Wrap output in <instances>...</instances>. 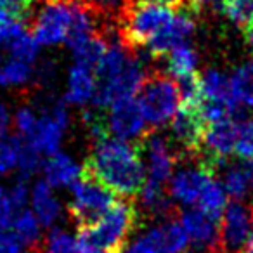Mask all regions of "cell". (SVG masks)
<instances>
[{
	"instance_id": "6da1fadb",
	"label": "cell",
	"mask_w": 253,
	"mask_h": 253,
	"mask_svg": "<svg viewBox=\"0 0 253 253\" xmlns=\"http://www.w3.org/2000/svg\"><path fill=\"white\" fill-rule=\"evenodd\" d=\"M141 148L132 142L102 135L95 139L85 162V173L108 187L113 194L134 198L146 182V165Z\"/></svg>"
},
{
	"instance_id": "7a4b0ae2",
	"label": "cell",
	"mask_w": 253,
	"mask_h": 253,
	"mask_svg": "<svg viewBox=\"0 0 253 253\" xmlns=\"http://www.w3.org/2000/svg\"><path fill=\"white\" fill-rule=\"evenodd\" d=\"M148 77L144 63L134 56V49L118 33L115 40H108V50L97 68V88L92 104L109 108L123 99L135 97Z\"/></svg>"
},
{
	"instance_id": "3957f363",
	"label": "cell",
	"mask_w": 253,
	"mask_h": 253,
	"mask_svg": "<svg viewBox=\"0 0 253 253\" xmlns=\"http://www.w3.org/2000/svg\"><path fill=\"white\" fill-rule=\"evenodd\" d=\"M137 210L128 200L115 201L101 218L78 229L77 253H120L134 234Z\"/></svg>"
},
{
	"instance_id": "277c9868",
	"label": "cell",
	"mask_w": 253,
	"mask_h": 253,
	"mask_svg": "<svg viewBox=\"0 0 253 253\" xmlns=\"http://www.w3.org/2000/svg\"><path fill=\"white\" fill-rule=\"evenodd\" d=\"M175 11L160 5L142 4V2H132L122 19L118 21L120 39L126 45L146 47L148 49L172 23Z\"/></svg>"
},
{
	"instance_id": "5b68a950",
	"label": "cell",
	"mask_w": 253,
	"mask_h": 253,
	"mask_svg": "<svg viewBox=\"0 0 253 253\" xmlns=\"http://www.w3.org/2000/svg\"><path fill=\"white\" fill-rule=\"evenodd\" d=\"M139 104L146 116L148 126H163L173 120L182 106L180 87L175 80L163 73H153L139 92Z\"/></svg>"
},
{
	"instance_id": "8992f818",
	"label": "cell",
	"mask_w": 253,
	"mask_h": 253,
	"mask_svg": "<svg viewBox=\"0 0 253 253\" xmlns=\"http://www.w3.org/2000/svg\"><path fill=\"white\" fill-rule=\"evenodd\" d=\"M113 203L115 194L88 173L71 187L70 213L78 229L94 224L113 207Z\"/></svg>"
},
{
	"instance_id": "52a82bcc",
	"label": "cell",
	"mask_w": 253,
	"mask_h": 253,
	"mask_svg": "<svg viewBox=\"0 0 253 253\" xmlns=\"http://www.w3.org/2000/svg\"><path fill=\"white\" fill-rule=\"evenodd\" d=\"M75 0H43L33 21V39L39 45L66 43Z\"/></svg>"
},
{
	"instance_id": "ba28073f",
	"label": "cell",
	"mask_w": 253,
	"mask_h": 253,
	"mask_svg": "<svg viewBox=\"0 0 253 253\" xmlns=\"http://www.w3.org/2000/svg\"><path fill=\"white\" fill-rule=\"evenodd\" d=\"M68 123H70V116H68L64 102H47L39 116L35 132L26 142H30L40 155H43V153L49 156L54 155L59 149Z\"/></svg>"
},
{
	"instance_id": "9c48e42d",
	"label": "cell",
	"mask_w": 253,
	"mask_h": 253,
	"mask_svg": "<svg viewBox=\"0 0 253 253\" xmlns=\"http://www.w3.org/2000/svg\"><path fill=\"white\" fill-rule=\"evenodd\" d=\"M139 148L146 155V182L169 189L177 163V153L172 142L160 134H149L142 139Z\"/></svg>"
},
{
	"instance_id": "30bf717a",
	"label": "cell",
	"mask_w": 253,
	"mask_h": 253,
	"mask_svg": "<svg viewBox=\"0 0 253 253\" xmlns=\"http://www.w3.org/2000/svg\"><path fill=\"white\" fill-rule=\"evenodd\" d=\"M108 118H106V132L120 141L134 142L144 139L148 132V122L141 109V104L135 97L123 99L109 106Z\"/></svg>"
},
{
	"instance_id": "8fae6325",
	"label": "cell",
	"mask_w": 253,
	"mask_h": 253,
	"mask_svg": "<svg viewBox=\"0 0 253 253\" xmlns=\"http://www.w3.org/2000/svg\"><path fill=\"white\" fill-rule=\"evenodd\" d=\"M189 239L179 220L169 218L148 229L128 246L132 253H186Z\"/></svg>"
},
{
	"instance_id": "7c38bea8",
	"label": "cell",
	"mask_w": 253,
	"mask_h": 253,
	"mask_svg": "<svg viewBox=\"0 0 253 253\" xmlns=\"http://www.w3.org/2000/svg\"><path fill=\"white\" fill-rule=\"evenodd\" d=\"M253 234V210L243 201H231L220 217V252L241 253Z\"/></svg>"
},
{
	"instance_id": "4fadbf2b",
	"label": "cell",
	"mask_w": 253,
	"mask_h": 253,
	"mask_svg": "<svg viewBox=\"0 0 253 253\" xmlns=\"http://www.w3.org/2000/svg\"><path fill=\"white\" fill-rule=\"evenodd\" d=\"M180 225L186 231L189 245L198 252H220V220L210 217L200 208H187L180 213Z\"/></svg>"
},
{
	"instance_id": "5bb4252c",
	"label": "cell",
	"mask_w": 253,
	"mask_h": 253,
	"mask_svg": "<svg viewBox=\"0 0 253 253\" xmlns=\"http://www.w3.org/2000/svg\"><path fill=\"white\" fill-rule=\"evenodd\" d=\"M207 130V122L200 109L194 106H180L177 115L170 122L172 144H177L186 155H198Z\"/></svg>"
},
{
	"instance_id": "9a60e30c",
	"label": "cell",
	"mask_w": 253,
	"mask_h": 253,
	"mask_svg": "<svg viewBox=\"0 0 253 253\" xmlns=\"http://www.w3.org/2000/svg\"><path fill=\"white\" fill-rule=\"evenodd\" d=\"M213 177V170L210 167L198 162L194 167H184L177 170L169 182V196L175 203L191 207L196 205L208 180Z\"/></svg>"
},
{
	"instance_id": "2e32d148",
	"label": "cell",
	"mask_w": 253,
	"mask_h": 253,
	"mask_svg": "<svg viewBox=\"0 0 253 253\" xmlns=\"http://www.w3.org/2000/svg\"><path fill=\"white\" fill-rule=\"evenodd\" d=\"M194 26L196 25H194V18L189 12V7L184 9V11H177L169 28L148 47V50L156 57L167 56L177 45L186 43V40L193 35Z\"/></svg>"
},
{
	"instance_id": "e0dca14e",
	"label": "cell",
	"mask_w": 253,
	"mask_h": 253,
	"mask_svg": "<svg viewBox=\"0 0 253 253\" xmlns=\"http://www.w3.org/2000/svg\"><path fill=\"white\" fill-rule=\"evenodd\" d=\"M85 175V167L66 153H54L43 163V180L50 187H73Z\"/></svg>"
},
{
	"instance_id": "ac0fdd59",
	"label": "cell",
	"mask_w": 253,
	"mask_h": 253,
	"mask_svg": "<svg viewBox=\"0 0 253 253\" xmlns=\"http://www.w3.org/2000/svg\"><path fill=\"white\" fill-rule=\"evenodd\" d=\"M95 88H97V73L80 64H73L68 73L66 92L64 99L66 102L75 106H84L94 101Z\"/></svg>"
},
{
	"instance_id": "d6986e66",
	"label": "cell",
	"mask_w": 253,
	"mask_h": 253,
	"mask_svg": "<svg viewBox=\"0 0 253 253\" xmlns=\"http://www.w3.org/2000/svg\"><path fill=\"white\" fill-rule=\"evenodd\" d=\"M30 198H32V211L39 218L40 224L45 227H54L61 217V210H63L56 193H54V187H50L45 180H39L33 186Z\"/></svg>"
},
{
	"instance_id": "ffe728a7",
	"label": "cell",
	"mask_w": 253,
	"mask_h": 253,
	"mask_svg": "<svg viewBox=\"0 0 253 253\" xmlns=\"http://www.w3.org/2000/svg\"><path fill=\"white\" fill-rule=\"evenodd\" d=\"M167 73L172 80L186 82L189 78L196 77L198 68V54L189 43H180L175 49H172L167 54Z\"/></svg>"
},
{
	"instance_id": "44dd1931",
	"label": "cell",
	"mask_w": 253,
	"mask_h": 253,
	"mask_svg": "<svg viewBox=\"0 0 253 253\" xmlns=\"http://www.w3.org/2000/svg\"><path fill=\"white\" fill-rule=\"evenodd\" d=\"M231 94L238 109L253 113V59L245 61L229 77Z\"/></svg>"
},
{
	"instance_id": "7402d4cb",
	"label": "cell",
	"mask_w": 253,
	"mask_h": 253,
	"mask_svg": "<svg viewBox=\"0 0 253 253\" xmlns=\"http://www.w3.org/2000/svg\"><path fill=\"white\" fill-rule=\"evenodd\" d=\"M33 77V64L12 57L0 45V87H21Z\"/></svg>"
},
{
	"instance_id": "603a6c76",
	"label": "cell",
	"mask_w": 253,
	"mask_h": 253,
	"mask_svg": "<svg viewBox=\"0 0 253 253\" xmlns=\"http://www.w3.org/2000/svg\"><path fill=\"white\" fill-rule=\"evenodd\" d=\"M12 234L26 248H37L42 241V224L30 210H19L12 218Z\"/></svg>"
},
{
	"instance_id": "cb8c5ba5",
	"label": "cell",
	"mask_w": 253,
	"mask_h": 253,
	"mask_svg": "<svg viewBox=\"0 0 253 253\" xmlns=\"http://www.w3.org/2000/svg\"><path fill=\"white\" fill-rule=\"evenodd\" d=\"M220 182H222V186H224L227 196L231 198L232 201H243L252 193L248 169L243 165H238V163L224 167L222 175H220Z\"/></svg>"
},
{
	"instance_id": "d4e9b609",
	"label": "cell",
	"mask_w": 253,
	"mask_h": 253,
	"mask_svg": "<svg viewBox=\"0 0 253 253\" xmlns=\"http://www.w3.org/2000/svg\"><path fill=\"white\" fill-rule=\"evenodd\" d=\"M227 205H229L227 193H225L220 179H217V177L213 175L207 182L205 189L201 191V196H200V200H198L196 207L200 208V210H203L205 213H208L210 217L220 220L222 213H224V210L227 208Z\"/></svg>"
},
{
	"instance_id": "484cf974",
	"label": "cell",
	"mask_w": 253,
	"mask_h": 253,
	"mask_svg": "<svg viewBox=\"0 0 253 253\" xmlns=\"http://www.w3.org/2000/svg\"><path fill=\"white\" fill-rule=\"evenodd\" d=\"M220 12L232 25L248 28L253 23V0H220Z\"/></svg>"
},
{
	"instance_id": "4316f807",
	"label": "cell",
	"mask_w": 253,
	"mask_h": 253,
	"mask_svg": "<svg viewBox=\"0 0 253 253\" xmlns=\"http://www.w3.org/2000/svg\"><path fill=\"white\" fill-rule=\"evenodd\" d=\"M5 50L11 54L12 57L19 61H25L28 64H35L39 59L40 45L32 33H21L19 37H16L14 40H11L9 43H5Z\"/></svg>"
},
{
	"instance_id": "83f0119b",
	"label": "cell",
	"mask_w": 253,
	"mask_h": 253,
	"mask_svg": "<svg viewBox=\"0 0 253 253\" xmlns=\"http://www.w3.org/2000/svg\"><path fill=\"white\" fill-rule=\"evenodd\" d=\"M234 155L253 163V118L238 120L236 123Z\"/></svg>"
},
{
	"instance_id": "f1b7e54d",
	"label": "cell",
	"mask_w": 253,
	"mask_h": 253,
	"mask_svg": "<svg viewBox=\"0 0 253 253\" xmlns=\"http://www.w3.org/2000/svg\"><path fill=\"white\" fill-rule=\"evenodd\" d=\"M42 160H40V153L33 148L30 142L21 141L19 139V149H18V163L16 169L19 170V179H28L35 172H39Z\"/></svg>"
},
{
	"instance_id": "f546056e",
	"label": "cell",
	"mask_w": 253,
	"mask_h": 253,
	"mask_svg": "<svg viewBox=\"0 0 253 253\" xmlns=\"http://www.w3.org/2000/svg\"><path fill=\"white\" fill-rule=\"evenodd\" d=\"M43 253H77V238L61 227H52L43 241Z\"/></svg>"
},
{
	"instance_id": "4dcf8cb0",
	"label": "cell",
	"mask_w": 253,
	"mask_h": 253,
	"mask_svg": "<svg viewBox=\"0 0 253 253\" xmlns=\"http://www.w3.org/2000/svg\"><path fill=\"white\" fill-rule=\"evenodd\" d=\"M84 2L99 18H109L120 21L134 0H84Z\"/></svg>"
},
{
	"instance_id": "1f68e13d",
	"label": "cell",
	"mask_w": 253,
	"mask_h": 253,
	"mask_svg": "<svg viewBox=\"0 0 253 253\" xmlns=\"http://www.w3.org/2000/svg\"><path fill=\"white\" fill-rule=\"evenodd\" d=\"M37 122H39V115L33 108L30 106H23L16 111L14 115V125L18 128V134L21 135L25 141L32 137V134L37 128Z\"/></svg>"
},
{
	"instance_id": "d6a6232c",
	"label": "cell",
	"mask_w": 253,
	"mask_h": 253,
	"mask_svg": "<svg viewBox=\"0 0 253 253\" xmlns=\"http://www.w3.org/2000/svg\"><path fill=\"white\" fill-rule=\"evenodd\" d=\"M18 149H19V139H2L0 141V175L7 173L9 170L16 169L18 163Z\"/></svg>"
},
{
	"instance_id": "836d02e7",
	"label": "cell",
	"mask_w": 253,
	"mask_h": 253,
	"mask_svg": "<svg viewBox=\"0 0 253 253\" xmlns=\"http://www.w3.org/2000/svg\"><path fill=\"white\" fill-rule=\"evenodd\" d=\"M21 33H25V26H23L21 19L5 14V12H0V43H9Z\"/></svg>"
},
{
	"instance_id": "e575fe53",
	"label": "cell",
	"mask_w": 253,
	"mask_h": 253,
	"mask_svg": "<svg viewBox=\"0 0 253 253\" xmlns=\"http://www.w3.org/2000/svg\"><path fill=\"white\" fill-rule=\"evenodd\" d=\"M28 187H26L25 179H18L11 186L9 193L5 194V200L9 201V205L12 207V210L18 213L19 210H25V205L28 201Z\"/></svg>"
},
{
	"instance_id": "d590c367",
	"label": "cell",
	"mask_w": 253,
	"mask_h": 253,
	"mask_svg": "<svg viewBox=\"0 0 253 253\" xmlns=\"http://www.w3.org/2000/svg\"><path fill=\"white\" fill-rule=\"evenodd\" d=\"M33 0H0V12L11 14L25 21L32 11Z\"/></svg>"
},
{
	"instance_id": "8d00e7d4",
	"label": "cell",
	"mask_w": 253,
	"mask_h": 253,
	"mask_svg": "<svg viewBox=\"0 0 253 253\" xmlns=\"http://www.w3.org/2000/svg\"><path fill=\"white\" fill-rule=\"evenodd\" d=\"M0 253H23V245L12 232H0Z\"/></svg>"
},
{
	"instance_id": "74e56055",
	"label": "cell",
	"mask_w": 253,
	"mask_h": 253,
	"mask_svg": "<svg viewBox=\"0 0 253 253\" xmlns=\"http://www.w3.org/2000/svg\"><path fill=\"white\" fill-rule=\"evenodd\" d=\"M14 215H16V211L12 210V207L9 205V201L5 200V196H4L0 200V232H4L7 227H11Z\"/></svg>"
},
{
	"instance_id": "f35d334b",
	"label": "cell",
	"mask_w": 253,
	"mask_h": 253,
	"mask_svg": "<svg viewBox=\"0 0 253 253\" xmlns=\"http://www.w3.org/2000/svg\"><path fill=\"white\" fill-rule=\"evenodd\" d=\"M11 123H12L11 109H9V106L5 102H0V141L7 137Z\"/></svg>"
},
{
	"instance_id": "ab89813d",
	"label": "cell",
	"mask_w": 253,
	"mask_h": 253,
	"mask_svg": "<svg viewBox=\"0 0 253 253\" xmlns=\"http://www.w3.org/2000/svg\"><path fill=\"white\" fill-rule=\"evenodd\" d=\"M135 2H142V4H151V5H160V7H179L184 0H135Z\"/></svg>"
},
{
	"instance_id": "60d3db41",
	"label": "cell",
	"mask_w": 253,
	"mask_h": 253,
	"mask_svg": "<svg viewBox=\"0 0 253 253\" xmlns=\"http://www.w3.org/2000/svg\"><path fill=\"white\" fill-rule=\"evenodd\" d=\"M189 2V7H191V11H198L200 7H203V5H207V4H210L211 0H187Z\"/></svg>"
},
{
	"instance_id": "b9f144b4",
	"label": "cell",
	"mask_w": 253,
	"mask_h": 253,
	"mask_svg": "<svg viewBox=\"0 0 253 253\" xmlns=\"http://www.w3.org/2000/svg\"><path fill=\"white\" fill-rule=\"evenodd\" d=\"M246 43H248L250 50H252V54H253V23L246 28Z\"/></svg>"
},
{
	"instance_id": "7bdbcfd3",
	"label": "cell",
	"mask_w": 253,
	"mask_h": 253,
	"mask_svg": "<svg viewBox=\"0 0 253 253\" xmlns=\"http://www.w3.org/2000/svg\"><path fill=\"white\" fill-rule=\"evenodd\" d=\"M241 253H253V234L250 236V239L246 241V245H245V248H243Z\"/></svg>"
},
{
	"instance_id": "ee69618b",
	"label": "cell",
	"mask_w": 253,
	"mask_h": 253,
	"mask_svg": "<svg viewBox=\"0 0 253 253\" xmlns=\"http://www.w3.org/2000/svg\"><path fill=\"white\" fill-rule=\"evenodd\" d=\"M248 172H250V187H252V194H253V163L248 167Z\"/></svg>"
},
{
	"instance_id": "f6af8a7d",
	"label": "cell",
	"mask_w": 253,
	"mask_h": 253,
	"mask_svg": "<svg viewBox=\"0 0 253 253\" xmlns=\"http://www.w3.org/2000/svg\"><path fill=\"white\" fill-rule=\"evenodd\" d=\"M5 196V193H4V187H2V184H0V200Z\"/></svg>"
}]
</instances>
